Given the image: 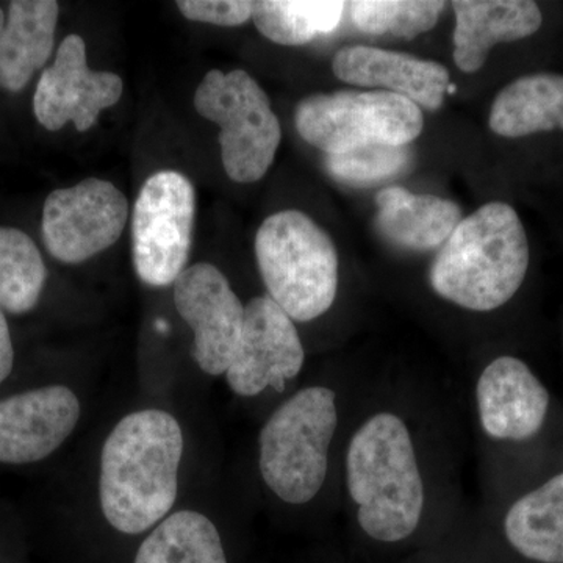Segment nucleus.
<instances>
[{"label":"nucleus","instance_id":"nucleus-1","mask_svg":"<svg viewBox=\"0 0 563 563\" xmlns=\"http://www.w3.org/2000/svg\"><path fill=\"white\" fill-rule=\"evenodd\" d=\"M184 432L165 410L122 418L101 454L99 499L111 528L129 536L150 531L176 504Z\"/></svg>","mask_w":563,"mask_h":563},{"label":"nucleus","instance_id":"nucleus-2","mask_svg":"<svg viewBox=\"0 0 563 563\" xmlns=\"http://www.w3.org/2000/svg\"><path fill=\"white\" fill-rule=\"evenodd\" d=\"M529 243L509 203H485L463 218L432 263L431 285L440 298L492 312L510 301L526 279Z\"/></svg>","mask_w":563,"mask_h":563},{"label":"nucleus","instance_id":"nucleus-3","mask_svg":"<svg viewBox=\"0 0 563 563\" xmlns=\"http://www.w3.org/2000/svg\"><path fill=\"white\" fill-rule=\"evenodd\" d=\"M346 483L363 531L377 542L412 536L424 510V484L409 428L380 412L363 422L346 453Z\"/></svg>","mask_w":563,"mask_h":563},{"label":"nucleus","instance_id":"nucleus-4","mask_svg":"<svg viewBox=\"0 0 563 563\" xmlns=\"http://www.w3.org/2000/svg\"><path fill=\"white\" fill-rule=\"evenodd\" d=\"M255 257L269 298L292 321L317 320L339 290V254L329 233L299 210L266 218L255 236Z\"/></svg>","mask_w":563,"mask_h":563},{"label":"nucleus","instance_id":"nucleus-5","mask_svg":"<svg viewBox=\"0 0 563 563\" xmlns=\"http://www.w3.org/2000/svg\"><path fill=\"white\" fill-rule=\"evenodd\" d=\"M339 426L335 391L307 387L282 404L258 437V468L269 490L301 506L321 492Z\"/></svg>","mask_w":563,"mask_h":563},{"label":"nucleus","instance_id":"nucleus-6","mask_svg":"<svg viewBox=\"0 0 563 563\" xmlns=\"http://www.w3.org/2000/svg\"><path fill=\"white\" fill-rule=\"evenodd\" d=\"M295 124L303 141L339 155L373 144L409 146L421 135L424 117L417 103L395 92L343 90L302 99Z\"/></svg>","mask_w":563,"mask_h":563},{"label":"nucleus","instance_id":"nucleus-7","mask_svg":"<svg viewBox=\"0 0 563 563\" xmlns=\"http://www.w3.org/2000/svg\"><path fill=\"white\" fill-rule=\"evenodd\" d=\"M201 117L220 125L221 161L229 179L258 181L272 168L282 141L268 95L246 70L206 74L195 95Z\"/></svg>","mask_w":563,"mask_h":563},{"label":"nucleus","instance_id":"nucleus-8","mask_svg":"<svg viewBox=\"0 0 563 563\" xmlns=\"http://www.w3.org/2000/svg\"><path fill=\"white\" fill-rule=\"evenodd\" d=\"M196 191L179 172L144 181L132 220L135 272L151 287H168L187 269L195 231Z\"/></svg>","mask_w":563,"mask_h":563},{"label":"nucleus","instance_id":"nucleus-9","mask_svg":"<svg viewBox=\"0 0 563 563\" xmlns=\"http://www.w3.org/2000/svg\"><path fill=\"white\" fill-rule=\"evenodd\" d=\"M128 218V198L111 181L85 179L47 196L44 244L55 261L76 265L113 246Z\"/></svg>","mask_w":563,"mask_h":563},{"label":"nucleus","instance_id":"nucleus-10","mask_svg":"<svg viewBox=\"0 0 563 563\" xmlns=\"http://www.w3.org/2000/svg\"><path fill=\"white\" fill-rule=\"evenodd\" d=\"M174 306L195 333V361L210 376L228 373L243 332L244 306L210 263L188 266L174 282Z\"/></svg>","mask_w":563,"mask_h":563},{"label":"nucleus","instance_id":"nucleus-11","mask_svg":"<svg viewBox=\"0 0 563 563\" xmlns=\"http://www.w3.org/2000/svg\"><path fill=\"white\" fill-rule=\"evenodd\" d=\"M122 90L120 76L88 66L87 44L74 33L62 41L55 62L41 74L33 111L47 131H60L73 122L77 131L87 132L103 110L120 101Z\"/></svg>","mask_w":563,"mask_h":563},{"label":"nucleus","instance_id":"nucleus-12","mask_svg":"<svg viewBox=\"0 0 563 563\" xmlns=\"http://www.w3.org/2000/svg\"><path fill=\"white\" fill-rule=\"evenodd\" d=\"M306 352L295 322L269 296L244 306L239 350L225 377L239 396H257L266 388L284 391L301 373Z\"/></svg>","mask_w":563,"mask_h":563},{"label":"nucleus","instance_id":"nucleus-13","mask_svg":"<svg viewBox=\"0 0 563 563\" xmlns=\"http://www.w3.org/2000/svg\"><path fill=\"white\" fill-rule=\"evenodd\" d=\"M79 420V398L63 385L2 399L0 463L24 465L49 457L68 440Z\"/></svg>","mask_w":563,"mask_h":563},{"label":"nucleus","instance_id":"nucleus-14","mask_svg":"<svg viewBox=\"0 0 563 563\" xmlns=\"http://www.w3.org/2000/svg\"><path fill=\"white\" fill-rule=\"evenodd\" d=\"M481 424L495 440L523 442L542 429L550 393L520 358H495L476 385Z\"/></svg>","mask_w":563,"mask_h":563},{"label":"nucleus","instance_id":"nucleus-15","mask_svg":"<svg viewBox=\"0 0 563 563\" xmlns=\"http://www.w3.org/2000/svg\"><path fill=\"white\" fill-rule=\"evenodd\" d=\"M332 69L346 84L395 92L431 111L443 106L451 87L446 66L379 47H343L333 57Z\"/></svg>","mask_w":563,"mask_h":563},{"label":"nucleus","instance_id":"nucleus-16","mask_svg":"<svg viewBox=\"0 0 563 563\" xmlns=\"http://www.w3.org/2000/svg\"><path fill=\"white\" fill-rule=\"evenodd\" d=\"M454 62L463 73H476L496 44L514 43L539 32L540 7L531 0H455Z\"/></svg>","mask_w":563,"mask_h":563},{"label":"nucleus","instance_id":"nucleus-17","mask_svg":"<svg viewBox=\"0 0 563 563\" xmlns=\"http://www.w3.org/2000/svg\"><path fill=\"white\" fill-rule=\"evenodd\" d=\"M60 5L55 0H13L0 9V88L20 92L54 51Z\"/></svg>","mask_w":563,"mask_h":563},{"label":"nucleus","instance_id":"nucleus-18","mask_svg":"<svg viewBox=\"0 0 563 563\" xmlns=\"http://www.w3.org/2000/svg\"><path fill=\"white\" fill-rule=\"evenodd\" d=\"M376 224L388 242L407 251H432L448 242L463 220L461 207L433 195L402 187L377 192Z\"/></svg>","mask_w":563,"mask_h":563},{"label":"nucleus","instance_id":"nucleus-19","mask_svg":"<svg viewBox=\"0 0 563 563\" xmlns=\"http://www.w3.org/2000/svg\"><path fill=\"white\" fill-rule=\"evenodd\" d=\"M488 125L504 139L563 131L562 74H529L507 85L492 103Z\"/></svg>","mask_w":563,"mask_h":563},{"label":"nucleus","instance_id":"nucleus-20","mask_svg":"<svg viewBox=\"0 0 563 563\" xmlns=\"http://www.w3.org/2000/svg\"><path fill=\"white\" fill-rule=\"evenodd\" d=\"M504 531L515 550L540 563H563V473L510 507Z\"/></svg>","mask_w":563,"mask_h":563},{"label":"nucleus","instance_id":"nucleus-21","mask_svg":"<svg viewBox=\"0 0 563 563\" xmlns=\"http://www.w3.org/2000/svg\"><path fill=\"white\" fill-rule=\"evenodd\" d=\"M133 563H228V559L213 521L196 510H179L155 526Z\"/></svg>","mask_w":563,"mask_h":563},{"label":"nucleus","instance_id":"nucleus-22","mask_svg":"<svg viewBox=\"0 0 563 563\" xmlns=\"http://www.w3.org/2000/svg\"><path fill=\"white\" fill-rule=\"evenodd\" d=\"M344 2L261 0L252 7V21L265 38L282 46H302L329 35L342 22Z\"/></svg>","mask_w":563,"mask_h":563},{"label":"nucleus","instance_id":"nucleus-23","mask_svg":"<svg viewBox=\"0 0 563 563\" xmlns=\"http://www.w3.org/2000/svg\"><path fill=\"white\" fill-rule=\"evenodd\" d=\"M46 279L43 255L31 236L20 229L0 228V310L31 312Z\"/></svg>","mask_w":563,"mask_h":563},{"label":"nucleus","instance_id":"nucleus-24","mask_svg":"<svg viewBox=\"0 0 563 563\" xmlns=\"http://www.w3.org/2000/svg\"><path fill=\"white\" fill-rule=\"evenodd\" d=\"M346 5L352 24L358 31L413 40L435 27L446 3L437 0H357Z\"/></svg>","mask_w":563,"mask_h":563},{"label":"nucleus","instance_id":"nucleus-25","mask_svg":"<svg viewBox=\"0 0 563 563\" xmlns=\"http://www.w3.org/2000/svg\"><path fill=\"white\" fill-rule=\"evenodd\" d=\"M409 146L373 144L346 154L328 155L325 168L336 180L368 187L398 176L409 166Z\"/></svg>","mask_w":563,"mask_h":563},{"label":"nucleus","instance_id":"nucleus-26","mask_svg":"<svg viewBox=\"0 0 563 563\" xmlns=\"http://www.w3.org/2000/svg\"><path fill=\"white\" fill-rule=\"evenodd\" d=\"M177 9L187 20L239 27L252 20L254 2L247 0H179Z\"/></svg>","mask_w":563,"mask_h":563},{"label":"nucleus","instance_id":"nucleus-27","mask_svg":"<svg viewBox=\"0 0 563 563\" xmlns=\"http://www.w3.org/2000/svg\"><path fill=\"white\" fill-rule=\"evenodd\" d=\"M13 365L14 350L9 322L5 320V314L0 310V384L10 376Z\"/></svg>","mask_w":563,"mask_h":563}]
</instances>
